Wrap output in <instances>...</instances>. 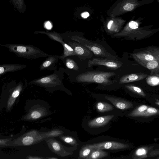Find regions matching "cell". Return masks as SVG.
Listing matches in <instances>:
<instances>
[{"mask_svg":"<svg viewBox=\"0 0 159 159\" xmlns=\"http://www.w3.org/2000/svg\"><path fill=\"white\" fill-rule=\"evenodd\" d=\"M74 50L76 56L81 60H84L90 58L93 52L82 44L76 41H67L66 43Z\"/></svg>","mask_w":159,"mask_h":159,"instance_id":"30bf717a","label":"cell"},{"mask_svg":"<svg viewBox=\"0 0 159 159\" xmlns=\"http://www.w3.org/2000/svg\"><path fill=\"white\" fill-rule=\"evenodd\" d=\"M108 155V153L102 149H93L86 159H98L104 157Z\"/></svg>","mask_w":159,"mask_h":159,"instance_id":"44dd1931","label":"cell"},{"mask_svg":"<svg viewBox=\"0 0 159 159\" xmlns=\"http://www.w3.org/2000/svg\"><path fill=\"white\" fill-rule=\"evenodd\" d=\"M48 110L41 104L35 105L29 111L25 116V119L28 120L40 119L49 115Z\"/></svg>","mask_w":159,"mask_h":159,"instance_id":"8fae6325","label":"cell"},{"mask_svg":"<svg viewBox=\"0 0 159 159\" xmlns=\"http://www.w3.org/2000/svg\"><path fill=\"white\" fill-rule=\"evenodd\" d=\"M10 139H0V146H3L7 142L10 140Z\"/></svg>","mask_w":159,"mask_h":159,"instance_id":"1f68e13d","label":"cell"},{"mask_svg":"<svg viewBox=\"0 0 159 159\" xmlns=\"http://www.w3.org/2000/svg\"><path fill=\"white\" fill-rule=\"evenodd\" d=\"M69 37L71 40L84 45L96 56L115 60L118 59L116 56L109 52L104 46L100 43L88 39L80 35H70Z\"/></svg>","mask_w":159,"mask_h":159,"instance_id":"5b68a950","label":"cell"},{"mask_svg":"<svg viewBox=\"0 0 159 159\" xmlns=\"http://www.w3.org/2000/svg\"><path fill=\"white\" fill-rule=\"evenodd\" d=\"M63 76L62 71L55 70L52 74L33 80L30 83L43 87L50 92L60 90L69 93L70 92L64 87L63 83Z\"/></svg>","mask_w":159,"mask_h":159,"instance_id":"6da1fadb","label":"cell"},{"mask_svg":"<svg viewBox=\"0 0 159 159\" xmlns=\"http://www.w3.org/2000/svg\"><path fill=\"white\" fill-rule=\"evenodd\" d=\"M134 8L133 4L128 3L124 6V9L126 11H131Z\"/></svg>","mask_w":159,"mask_h":159,"instance_id":"4dcf8cb0","label":"cell"},{"mask_svg":"<svg viewBox=\"0 0 159 159\" xmlns=\"http://www.w3.org/2000/svg\"><path fill=\"white\" fill-rule=\"evenodd\" d=\"M89 16V14L88 12H84L81 14V16L84 18H87Z\"/></svg>","mask_w":159,"mask_h":159,"instance_id":"836d02e7","label":"cell"},{"mask_svg":"<svg viewBox=\"0 0 159 159\" xmlns=\"http://www.w3.org/2000/svg\"><path fill=\"white\" fill-rule=\"evenodd\" d=\"M88 66L90 67L93 66H104L111 70H116L121 67L123 63L121 61L106 58H95L90 60L88 62Z\"/></svg>","mask_w":159,"mask_h":159,"instance_id":"9c48e42d","label":"cell"},{"mask_svg":"<svg viewBox=\"0 0 159 159\" xmlns=\"http://www.w3.org/2000/svg\"><path fill=\"white\" fill-rule=\"evenodd\" d=\"M159 110L158 109L152 107H149L140 115L139 117H148L158 115Z\"/></svg>","mask_w":159,"mask_h":159,"instance_id":"4316f807","label":"cell"},{"mask_svg":"<svg viewBox=\"0 0 159 159\" xmlns=\"http://www.w3.org/2000/svg\"><path fill=\"white\" fill-rule=\"evenodd\" d=\"M93 148L91 144L85 145L80 149L79 154V159H86Z\"/></svg>","mask_w":159,"mask_h":159,"instance_id":"603a6c76","label":"cell"},{"mask_svg":"<svg viewBox=\"0 0 159 159\" xmlns=\"http://www.w3.org/2000/svg\"><path fill=\"white\" fill-rule=\"evenodd\" d=\"M146 78L147 83L150 86H154L159 85V76L150 75Z\"/></svg>","mask_w":159,"mask_h":159,"instance_id":"83f0119b","label":"cell"},{"mask_svg":"<svg viewBox=\"0 0 159 159\" xmlns=\"http://www.w3.org/2000/svg\"><path fill=\"white\" fill-rule=\"evenodd\" d=\"M27 158L30 159H48V157L45 158L42 157L38 156H30L28 157Z\"/></svg>","mask_w":159,"mask_h":159,"instance_id":"d6a6232c","label":"cell"},{"mask_svg":"<svg viewBox=\"0 0 159 159\" xmlns=\"http://www.w3.org/2000/svg\"><path fill=\"white\" fill-rule=\"evenodd\" d=\"M65 65L69 69L77 71L79 70L78 66L74 60L71 58H67L66 59Z\"/></svg>","mask_w":159,"mask_h":159,"instance_id":"f1b7e54d","label":"cell"},{"mask_svg":"<svg viewBox=\"0 0 159 159\" xmlns=\"http://www.w3.org/2000/svg\"><path fill=\"white\" fill-rule=\"evenodd\" d=\"M94 149H101L119 150L129 147L128 144L115 141H106L91 144Z\"/></svg>","mask_w":159,"mask_h":159,"instance_id":"7c38bea8","label":"cell"},{"mask_svg":"<svg viewBox=\"0 0 159 159\" xmlns=\"http://www.w3.org/2000/svg\"><path fill=\"white\" fill-rule=\"evenodd\" d=\"M105 98L111 102L116 108L122 110H127L133 107V103L124 99L107 96Z\"/></svg>","mask_w":159,"mask_h":159,"instance_id":"4fadbf2b","label":"cell"},{"mask_svg":"<svg viewBox=\"0 0 159 159\" xmlns=\"http://www.w3.org/2000/svg\"><path fill=\"white\" fill-rule=\"evenodd\" d=\"M126 89L140 96L145 97L146 94L140 88L132 84H128L125 86Z\"/></svg>","mask_w":159,"mask_h":159,"instance_id":"484cf974","label":"cell"},{"mask_svg":"<svg viewBox=\"0 0 159 159\" xmlns=\"http://www.w3.org/2000/svg\"><path fill=\"white\" fill-rule=\"evenodd\" d=\"M97 110L99 112H105L111 111L114 107L111 104L104 102H98L96 105Z\"/></svg>","mask_w":159,"mask_h":159,"instance_id":"7402d4cb","label":"cell"},{"mask_svg":"<svg viewBox=\"0 0 159 159\" xmlns=\"http://www.w3.org/2000/svg\"><path fill=\"white\" fill-rule=\"evenodd\" d=\"M35 33L44 34L47 35L51 39L60 43L64 48V54L62 56H59V58L63 60L65 58L69 56H76L74 49L63 40L60 34L55 32L39 31Z\"/></svg>","mask_w":159,"mask_h":159,"instance_id":"ba28073f","label":"cell"},{"mask_svg":"<svg viewBox=\"0 0 159 159\" xmlns=\"http://www.w3.org/2000/svg\"><path fill=\"white\" fill-rule=\"evenodd\" d=\"M63 133V131L58 129L44 132L36 130H32L26 133L18 139V140L20 142H18V143H20L18 144L25 146L34 144L49 138L58 137L62 135Z\"/></svg>","mask_w":159,"mask_h":159,"instance_id":"277c9868","label":"cell"},{"mask_svg":"<svg viewBox=\"0 0 159 159\" xmlns=\"http://www.w3.org/2000/svg\"><path fill=\"white\" fill-rule=\"evenodd\" d=\"M129 25V27L132 29H136L139 27L138 23L134 21H131L130 22Z\"/></svg>","mask_w":159,"mask_h":159,"instance_id":"f546056e","label":"cell"},{"mask_svg":"<svg viewBox=\"0 0 159 159\" xmlns=\"http://www.w3.org/2000/svg\"><path fill=\"white\" fill-rule=\"evenodd\" d=\"M45 140L50 150L61 157H66L72 154L73 151L77 148L76 147H66L53 138H49Z\"/></svg>","mask_w":159,"mask_h":159,"instance_id":"52a82bcc","label":"cell"},{"mask_svg":"<svg viewBox=\"0 0 159 159\" xmlns=\"http://www.w3.org/2000/svg\"><path fill=\"white\" fill-rule=\"evenodd\" d=\"M113 22V21L112 20H111L109 22L107 25V28L108 30H109L110 29Z\"/></svg>","mask_w":159,"mask_h":159,"instance_id":"e575fe53","label":"cell"},{"mask_svg":"<svg viewBox=\"0 0 159 159\" xmlns=\"http://www.w3.org/2000/svg\"><path fill=\"white\" fill-rule=\"evenodd\" d=\"M143 66L151 71L150 75L159 76V61L155 60L147 62Z\"/></svg>","mask_w":159,"mask_h":159,"instance_id":"ac0fdd59","label":"cell"},{"mask_svg":"<svg viewBox=\"0 0 159 159\" xmlns=\"http://www.w3.org/2000/svg\"><path fill=\"white\" fill-rule=\"evenodd\" d=\"M148 75L144 73H134L125 75L120 78L119 83L123 84L139 81L146 78Z\"/></svg>","mask_w":159,"mask_h":159,"instance_id":"2e32d148","label":"cell"},{"mask_svg":"<svg viewBox=\"0 0 159 159\" xmlns=\"http://www.w3.org/2000/svg\"><path fill=\"white\" fill-rule=\"evenodd\" d=\"M114 115H107L96 118L89 121L88 123L90 127H98L107 124L114 117Z\"/></svg>","mask_w":159,"mask_h":159,"instance_id":"9a60e30c","label":"cell"},{"mask_svg":"<svg viewBox=\"0 0 159 159\" xmlns=\"http://www.w3.org/2000/svg\"><path fill=\"white\" fill-rule=\"evenodd\" d=\"M8 49L17 56L28 59H35L50 56L39 48L33 46L16 44H0Z\"/></svg>","mask_w":159,"mask_h":159,"instance_id":"3957f363","label":"cell"},{"mask_svg":"<svg viewBox=\"0 0 159 159\" xmlns=\"http://www.w3.org/2000/svg\"><path fill=\"white\" fill-rule=\"evenodd\" d=\"M59 56L51 55L48 57L40 65V70H55L57 69L56 65L59 59Z\"/></svg>","mask_w":159,"mask_h":159,"instance_id":"5bb4252c","label":"cell"},{"mask_svg":"<svg viewBox=\"0 0 159 159\" xmlns=\"http://www.w3.org/2000/svg\"><path fill=\"white\" fill-rule=\"evenodd\" d=\"M22 88V84L21 83H20L13 91L7 101V104L8 110L10 109L13 105L16 99L19 95Z\"/></svg>","mask_w":159,"mask_h":159,"instance_id":"d6986e66","label":"cell"},{"mask_svg":"<svg viewBox=\"0 0 159 159\" xmlns=\"http://www.w3.org/2000/svg\"><path fill=\"white\" fill-rule=\"evenodd\" d=\"M116 75L113 72H107L99 70L87 71L79 74L75 78V81L81 83H94L104 85L112 84L115 81L110 78Z\"/></svg>","mask_w":159,"mask_h":159,"instance_id":"7a4b0ae2","label":"cell"},{"mask_svg":"<svg viewBox=\"0 0 159 159\" xmlns=\"http://www.w3.org/2000/svg\"><path fill=\"white\" fill-rule=\"evenodd\" d=\"M51 24L49 22H48L46 23L45 25L46 28L48 29H50L51 28Z\"/></svg>","mask_w":159,"mask_h":159,"instance_id":"d590c367","label":"cell"},{"mask_svg":"<svg viewBox=\"0 0 159 159\" xmlns=\"http://www.w3.org/2000/svg\"><path fill=\"white\" fill-rule=\"evenodd\" d=\"M151 147H142L138 148L133 155V158L134 159H142L147 157V154L148 151L151 149Z\"/></svg>","mask_w":159,"mask_h":159,"instance_id":"ffe728a7","label":"cell"},{"mask_svg":"<svg viewBox=\"0 0 159 159\" xmlns=\"http://www.w3.org/2000/svg\"><path fill=\"white\" fill-rule=\"evenodd\" d=\"M27 66L20 64H6L0 65V76L7 73L22 70Z\"/></svg>","mask_w":159,"mask_h":159,"instance_id":"e0dca14e","label":"cell"},{"mask_svg":"<svg viewBox=\"0 0 159 159\" xmlns=\"http://www.w3.org/2000/svg\"><path fill=\"white\" fill-rule=\"evenodd\" d=\"M148 106L146 105H140L131 111L128 115L131 117H139L140 114L144 111Z\"/></svg>","mask_w":159,"mask_h":159,"instance_id":"d4e9b609","label":"cell"},{"mask_svg":"<svg viewBox=\"0 0 159 159\" xmlns=\"http://www.w3.org/2000/svg\"><path fill=\"white\" fill-rule=\"evenodd\" d=\"M59 137L61 140L67 144L71 145L73 147H77L79 144L76 139L73 137L62 135H59Z\"/></svg>","mask_w":159,"mask_h":159,"instance_id":"cb8c5ba5","label":"cell"},{"mask_svg":"<svg viewBox=\"0 0 159 159\" xmlns=\"http://www.w3.org/2000/svg\"><path fill=\"white\" fill-rule=\"evenodd\" d=\"M136 50L131 53L130 56L142 66L147 62L155 60L159 61L158 47L149 46Z\"/></svg>","mask_w":159,"mask_h":159,"instance_id":"8992f818","label":"cell"}]
</instances>
